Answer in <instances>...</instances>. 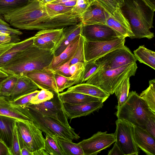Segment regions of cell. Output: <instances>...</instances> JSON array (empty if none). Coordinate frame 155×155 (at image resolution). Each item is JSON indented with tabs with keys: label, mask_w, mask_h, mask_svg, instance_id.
<instances>
[{
	"label": "cell",
	"mask_w": 155,
	"mask_h": 155,
	"mask_svg": "<svg viewBox=\"0 0 155 155\" xmlns=\"http://www.w3.org/2000/svg\"><path fill=\"white\" fill-rule=\"evenodd\" d=\"M66 91L77 92L97 97L102 99L104 102L110 95L95 86L84 83L72 86Z\"/></svg>",
	"instance_id": "4316f807"
},
{
	"label": "cell",
	"mask_w": 155,
	"mask_h": 155,
	"mask_svg": "<svg viewBox=\"0 0 155 155\" xmlns=\"http://www.w3.org/2000/svg\"><path fill=\"white\" fill-rule=\"evenodd\" d=\"M92 0H77L76 5L72 9V12L81 15L92 4Z\"/></svg>",
	"instance_id": "ee69618b"
},
{
	"label": "cell",
	"mask_w": 155,
	"mask_h": 155,
	"mask_svg": "<svg viewBox=\"0 0 155 155\" xmlns=\"http://www.w3.org/2000/svg\"><path fill=\"white\" fill-rule=\"evenodd\" d=\"M72 58H73L64 64L52 70L64 76L67 77H70L71 75L70 73V62Z\"/></svg>",
	"instance_id": "7dc6e473"
},
{
	"label": "cell",
	"mask_w": 155,
	"mask_h": 155,
	"mask_svg": "<svg viewBox=\"0 0 155 155\" xmlns=\"http://www.w3.org/2000/svg\"><path fill=\"white\" fill-rule=\"evenodd\" d=\"M76 2L77 0H71L65 2L58 4H59L67 7H74L76 5Z\"/></svg>",
	"instance_id": "f5cc1de1"
},
{
	"label": "cell",
	"mask_w": 155,
	"mask_h": 155,
	"mask_svg": "<svg viewBox=\"0 0 155 155\" xmlns=\"http://www.w3.org/2000/svg\"><path fill=\"white\" fill-rule=\"evenodd\" d=\"M117 4H118L120 8L122 7L124 5V3L123 0H113Z\"/></svg>",
	"instance_id": "680465c9"
},
{
	"label": "cell",
	"mask_w": 155,
	"mask_h": 155,
	"mask_svg": "<svg viewBox=\"0 0 155 155\" xmlns=\"http://www.w3.org/2000/svg\"><path fill=\"white\" fill-rule=\"evenodd\" d=\"M33 155H48L49 154L44 149H41L33 153Z\"/></svg>",
	"instance_id": "db71d44e"
},
{
	"label": "cell",
	"mask_w": 155,
	"mask_h": 155,
	"mask_svg": "<svg viewBox=\"0 0 155 155\" xmlns=\"http://www.w3.org/2000/svg\"><path fill=\"white\" fill-rule=\"evenodd\" d=\"M8 75L0 69V78H6Z\"/></svg>",
	"instance_id": "91938a15"
},
{
	"label": "cell",
	"mask_w": 155,
	"mask_h": 155,
	"mask_svg": "<svg viewBox=\"0 0 155 155\" xmlns=\"http://www.w3.org/2000/svg\"><path fill=\"white\" fill-rule=\"evenodd\" d=\"M58 95L54 94V97L50 100L39 104H32L29 103L26 105L44 115L52 117L65 124L69 125L63 103Z\"/></svg>",
	"instance_id": "7c38bea8"
},
{
	"label": "cell",
	"mask_w": 155,
	"mask_h": 155,
	"mask_svg": "<svg viewBox=\"0 0 155 155\" xmlns=\"http://www.w3.org/2000/svg\"><path fill=\"white\" fill-rule=\"evenodd\" d=\"M9 97L0 94V115L18 120L32 122L23 106L15 105Z\"/></svg>",
	"instance_id": "2e32d148"
},
{
	"label": "cell",
	"mask_w": 155,
	"mask_h": 155,
	"mask_svg": "<svg viewBox=\"0 0 155 155\" xmlns=\"http://www.w3.org/2000/svg\"><path fill=\"white\" fill-rule=\"evenodd\" d=\"M144 1L155 11V0H144Z\"/></svg>",
	"instance_id": "9f6ffc18"
},
{
	"label": "cell",
	"mask_w": 155,
	"mask_h": 155,
	"mask_svg": "<svg viewBox=\"0 0 155 155\" xmlns=\"http://www.w3.org/2000/svg\"><path fill=\"white\" fill-rule=\"evenodd\" d=\"M107 154L108 155H124L119 147L115 143L112 149L108 151Z\"/></svg>",
	"instance_id": "816d5d0a"
},
{
	"label": "cell",
	"mask_w": 155,
	"mask_h": 155,
	"mask_svg": "<svg viewBox=\"0 0 155 155\" xmlns=\"http://www.w3.org/2000/svg\"><path fill=\"white\" fill-rule=\"evenodd\" d=\"M63 152L64 155H84L82 148L78 143L59 136H53Z\"/></svg>",
	"instance_id": "83f0119b"
},
{
	"label": "cell",
	"mask_w": 155,
	"mask_h": 155,
	"mask_svg": "<svg viewBox=\"0 0 155 155\" xmlns=\"http://www.w3.org/2000/svg\"><path fill=\"white\" fill-rule=\"evenodd\" d=\"M103 103L102 101H98L76 104L63 103L68 118L72 119L86 116L98 110L102 107Z\"/></svg>",
	"instance_id": "ac0fdd59"
},
{
	"label": "cell",
	"mask_w": 155,
	"mask_h": 155,
	"mask_svg": "<svg viewBox=\"0 0 155 155\" xmlns=\"http://www.w3.org/2000/svg\"><path fill=\"white\" fill-rule=\"evenodd\" d=\"M21 155H33V153L31 152L27 148L23 147L21 149Z\"/></svg>",
	"instance_id": "11a10c76"
},
{
	"label": "cell",
	"mask_w": 155,
	"mask_h": 155,
	"mask_svg": "<svg viewBox=\"0 0 155 155\" xmlns=\"http://www.w3.org/2000/svg\"><path fill=\"white\" fill-rule=\"evenodd\" d=\"M84 38L81 35L77 51L70 61V65L78 62H84Z\"/></svg>",
	"instance_id": "60d3db41"
},
{
	"label": "cell",
	"mask_w": 155,
	"mask_h": 155,
	"mask_svg": "<svg viewBox=\"0 0 155 155\" xmlns=\"http://www.w3.org/2000/svg\"><path fill=\"white\" fill-rule=\"evenodd\" d=\"M81 35L87 40L95 41L110 40L124 36L107 25L102 24L83 25Z\"/></svg>",
	"instance_id": "4fadbf2b"
},
{
	"label": "cell",
	"mask_w": 155,
	"mask_h": 155,
	"mask_svg": "<svg viewBox=\"0 0 155 155\" xmlns=\"http://www.w3.org/2000/svg\"><path fill=\"white\" fill-rule=\"evenodd\" d=\"M39 91L37 90L32 93L22 96L15 100H12V102L13 104L16 105H25L30 103Z\"/></svg>",
	"instance_id": "7bdbcfd3"
},
{
	"label": "cell",
	"mask_w": 155,
	"mask_h": 155,
	"mask_svg": "<svg viewBox=\"0 0 155 155\" xmlns=\"http://www.w3.org/2000/svg\"><path fill=\"white\" fill-rule=\"evenodd\" d=\"M123 0L124 5L120 8L134 34L131 38H153L154 35L150 29L153 28L155 11L144 0Z\"/></svg>",
	"instance_id": "3957f363"
},
{
	"label": "cell",
	"mask_w": 155,
	"mask_h": 155,
	"mask_svg": "<svg viewBox=\"0 0 155 155\" xmlns=\"http://www.w3.org/2000/svg\"><path fill=\"white\" fill-rule=\"evenodd\" d=\"M106 25L125 38H131L134 35L129 22L123 15L119 5L112 15L109 14Z\"/></svg>",
	"instance_id": "e0dca14e"
},
{
	"label": "cell",
	"mask_w": 155,
	"mask_h": 155,
	"mask_svg": "<svg viewBox=\"0 0 155 155\" xmlns=\"http://www.w3.org/2000/svg\"><path fill=\"white\" fill-rule=\"evenodd\" d=\"M130 78H125L117 87L114 93L118 100L117 109L121 107L127 100L130 87Z\"/></svg>",
	"instance_id": "f546056e"
},
{
	"label": "cell",
	"mask_w": 155,
	"mask_h": 155,
	"mask_svg": "<svg viewBox=\"0 0 155 155\" xmlns=\"http://www.w3.org/2000/svg\"><path fill=\"white\" fill-rule=\"evenodd\" d=\"M145 129L155 138V116L148 119L145 124Z\"/></svg>",
	"instance_id": "c3c4849f"
},
{
	"label": "cell",
	"mask_w": 155,
	"mask_h": 155,
	"mask_svg": "<svg viewBox=\"0 0 155 155\" xmlns=\"http://www.w3.org/2000/svg\"><path fill=\"white\" fill-rule=\"evenodd\" d=\"M25 75L30 78L38 88L49 90L54 94H59L52 70L48 66L42 69L28 72Z\"/></svg>",
	"instance_id": "5bb4252c"
},
{
	"label": "cell",
	"mask_w": 155,
	"mask_h": 155,
	"mask_svg": "<svg viewBox=\"0 0 155 155\" xmlns=\"http://www.w3.org/2000/svg\"><path fill=\"white\" fill-rule=\"evenodd\" d=\"M45 134L44 149L49 155H64L63 152L53 137L47 133Z\"/></svg>",
	"instance_id": "e575fe53"
},
{
	"label": "cell",
	"mask_w": 155,
	"mask_h": 155,
	"mask_svg": "<svg viewBox=\"0 0 155 155\" xmlns=\"http://www.w3.org/2000/svg\"><path fill=\"white\" fill-rule=\"evenodd\" d=\"M84 69L81 78L80 83L86 81L91 76L100 68L99 65L95 61L84 62Z\"/></svg>",
	"instance_id": "d590c367"
},
{
	"label": "cell",
	"mask_w": 155,
	"mask_h": 155,
	"mask_svg": "<svg viewBox=\"0 0 155 155\" xmlns=\"http://www.w3.org/2000/svg\"><path fill=\"white\" fill-rule=\"evenodd\" d=\"M109 13L92 2L81 15V22L83 25L94 24L106 25Z\"/></svg>",
	"instance_id": "44dd1931"
},
{
	"label": "cell",
	"mask_w": 155,
	"mask_h": 155,
	"mask_svg": "<svg viewBox=\"0 0 155 155\" xmlns=\"http://www.w3.org/2000/svg\"><path fill=\"white\" fill-rule=\"evenodd\" d=\"M18 77L9 75L0 83V94L9 97L13 91Z\"/></svg>",
	"instance_id": "836d02e7"
},
{
	"label": "cell",
	"mask_w": 155,
	"mask_h": 155,
	"mask_svg": "<svg viewBox=\"0 0 155 155\" xmlns=\"http://www.w3.org/2000/svg\"><path fill=\"white\" fill-rule=\"evenodd\" d=\"M115 141L114 134L98 131L91 137L78 143L82 148L84 155H96Z\"/></svg>",
	"instance_id": "8fae6325"
},
{
	"label": "cell",
	"mask_w": 155,
	"mask_h": 155,
	"mask_svg": "<svg viewBox=\"0 0 155 155\" xmlns=\"http://www.w3.org/2000/svg\"><path fill=\"white\" fill-rule=\"evenodd\" d=\"M117 109L115 114L118 119L126 121L144 129L148 119L155 116V113L150 109L135 91L129 92L126 101Z\"/></svg>",
	"instance_id": "5b68a950"
},
{
	"label": "cell",
	"mask_w": 155,
	"mask_h": 155,
	"mask_svg": "<svg viewBox=\"0 0 155 155\" xmlns=\"http://www.w3.org/2000/svg\"><path fill=\"white\" fill-rule=\"evenodd\" d=\"M16 43H9L0 44V56L6 51L14 45Z\"/></svg>",
	"instance_id": "f907efd6"
},
{
	"label": "cell",
	"mask_w": 155,
	"mask_h": 155,
	"mask_svg": "<svg viewBox=\"0 0 155 155\" xmlns=\"http://www.w3.org/2000/svg\"><path fill=\"white\" fill-rule=\"evenodd\" d=\"M137 60L155 69V52L148 49L144 45L140 46L134 51Z\"/></svg>",
	"instance_id": "f1b7e54d"
},
{
	"label": "cell",
	"mask_w": 155,
	"mask_h": 155,
	"mask_svg": "<svg viewBox=\"0 0 155 155\" xmlns=\"http://www.w3.org/2000/svg\"><path fill=\"white\" fill-rule=\"evenodd\" d=\"M84 69V62H78L70 65V77L73 80L80 83Z\"/></svg>",
	"instance_id": "74e56055"
},
{
	"label": "cell",
	"mask_w": 155,
	"mask_h": 155,
	"mask_svg": "<svg viewBox=\"0 0 155 155\" xmlns=\"http://www.w3.org/2000/svg\"><path fill=\"white\" fill-rule=\"evenodd\" d=\"M17 120L9 117L0 115V140L3 141L10 150Z\"/></svg>",
	"instance_id": "cb8c5ba5"
},
{
	"label": "cell",
	"mask_w": 155,
	"mask_h": 155,
	"mask_svg": "<svg viewBox=\"0 0 155 155\" xmlns=\"http://www.w3.org/2000/svg\"><path fill=\"white\" fill-rule=\"evenodd\" d=\"M52 50L40 49L34 45L24 50L0 69L9 75H25L30 71L42 69L51 63Z\"/></svg>",
	"instance_id": "7a4b0ae2"
},
{
	"label": "cell",
	"mask_w": 155,
	"mask_h": 155,
	"mask_svg": "<svg viewBox=\"0 0 155 155\" xmlns=\"http://www.w3.org/2000/svg\"><path fill=\"white\" fill-rule=\"evenodd\" d=\"M137 68L136 62L111 70L98 69L86 81L95 86L110 95L125 78L134 76Z\"/></svg>",
	"instance_id": "277c9868"
},
{
	"label": "cell",
	"mask_w": 155,
	"mask_h": 155,
	"mask_svg": "<svg viewBox=\"0 0 155 155\" xmlns=\"http://www.w3.org/2000/svg\"><path fill=\"white\" fill-rule=\"evenodd\" d=\"M129 49L124 45L108 52L95 61L100 65L99 69L111 70L120 67L137 61Z\"/></svg>",
	"instance_id": "30bf717a"
},
{
	"label": "cell",
	"mask_w": 155,
	"mask_h": 155,
	"mask_svg": "<svg viewBox=\"0 0 155 155\" xmlns=\"http://www.w3.org/2000/svg\"><path fill=\"white\" fill-rule=\"evenodd\" d=\"M18 35H12L9 33L0 31V43L5 44L9 43H17L20 41Z\"/></svg>",
	"instance_id": "f6af8a7d"
},
{
	"label": "cell",
	"mask_w": 155,
	"mask_h": 155,
	"mask_svg": "<svg viewBox=\"0 0 155 155\" xmlns=\"http://www.w3.org/2000/svg\"><path fill=\"white\" fill-rule=\"evenodd\" d=\"M134 136L135 143L138 147L147 154L155 155V138L145 129L133 125Z\"/></svg>",
	"instance_id": "ffe728a7"
},
{
	"label": "cell",
	"mask_w": 155,
	"mask_h": 155,
	"mask_svg": "<svg viewBox=\"0 0 155 155\" xmlns=\"http://www.w3.org/2000/svg\"><path fill=\"white\" fill-rule=\"evenodd\" d=\"M38 88L37 85L25 75L18 77L15 87L9 97L12 100L32 93Z\"/></svg>",
	"instance_id": "7402d4cb"
},
{
	"label": "cell",
	"mask_w": 155,
	"mask_h": 155,
	"mask_svg": "<svg viewBox=\"0 0 155 155\" xmlns=\"http://www.w3.org/2000/svg\"><path fill=\"white\" fill-rule=\"evenodd\" d=\"M58 96L63 103L71 104H80L98 101L104 102L101 98L77 92L65 91L59 93Z\"/></svg>",
	"instance_id": "484cf974"
},
{
	"label": "cell",
	"mask_w": 155,
	"mask_h": 155,
	"mask_svg": "<svg viewBox=\"0 0 155 155\" xmlns=\"http://www.w3.org/2000/svg\"><path fill=\"white\" fill-rule=\"evenodd\" d=\"M63 28L39 31L34 36L33 45L41 49L53 50L61 37Z\"/></svg>",
	"instance_id": "9a60e30c"
},
{
	"label": "cell",
	"mask_w": 155,
	"mask_h": 155,
	"mask_svg": "<svg viewBox=\"0 0 155 155\" xmlns=\"http://www.w3.org/2000/svg\"><path fill=\"white\" fill-rule=\"evenodd\" d=\"M15 125L21 149L25 147L32 153L44 149L45 139L42 131L32 122L17 120Z\"/></svg>",
	"instance_id": "52a82bcc"
},
{
	"label": "cell",
	"mask_w": 155,
	"mask_h": 155,
	"mask_svg": "<svg viewBox=\"0 0 155 155\" xmlns=\"http://www.w3.org/2000/svg\"><path fill=\"white\" fill-rule=\"evenodd\" d=\"M3 16L10 25L18 29L28 30L62 28L81 22V15L72 11L51 16L45 4L40 0H31Z\"/></svg>",
	"instance_id": "6da1fadb"
},
{
	"label": "cell",
	"mask_w": 155,
	"mask_h": 155,
	"mask_svg": "<svg viewBox=\"0 0 155 155\" xmlns=\"http://www.w3.org/2000/svg\"><path fill=\"white\" fill-rule=\"evenodd\" d=\"M82 25L80 22L63 28L61 37L52 50L54 56L60 54L78 35L81 34Z\"/></svg>",
	"instance_id": "d6986e66"
},
{
	"label": "cell",
	"mask_w": 155,
	"mask_h": 155,
	"mask_svg": "<svg viewBox=\"0 0 155 155\" xmlns=\"http://www.w3.org/2000/svg\"><path fill=\"white\" fill-rule=\"evenodd\" d=\"M125 38L122 36L101 41H91L84 39V62L95 61L112 50L123 47Z\"/></svg>",
	"instance_id": "9c48e42d"
},
{
	"label": "cell",
	"mask_w": 155,
	"mask_h": 155,
	"mask_svg": "<svg viewBox=\"0 0 155 155\" xmlns=\"http://www.w3.org/2000/svg\"><path fill=\"white\" fill-rule=\"evenodd\" d=\"M21 148L15 124L14 129L12 145L10 148L11 155H21Z\"/></svg>",
	"instance_id": "b9f144b4"
},
{
	"label": "cell",
	"mask_w": 155,
	"mask_h": 155,
	"mask_svg": "<svg viewBox=\"0 0 155 155\" xmlns=\"http://www.w3.org/2000/svg\"><path fill=\"white\" fill-rule=\"evenodd\" d=\"M51 70L55 78L57 90L59 93L63 91L66 88H68L74 85L78 84V82L73 80L70 77L64 76Z\"/></svg>",
	"instance_id": "d6a6232c"
},
{
	"label": "cell",
	"mask_w": 155,
	"mask_h": 155,
	"mask_svg": "<svg viewBox=\"0 0 155 155\" xmlns=\"http://www.w3.org/2000/svg\"><path fill=\"white\" fill-rule=\"evenodd\" d=\"M92 1L93 3L110 15L113 14L118 5L113 0H92Z\"/></svg>",
	"instance_id": "f35d334b"
},
{
	"label": "cell",
	"mask_w": 155,
	"mask_h": 155,
	"mask_svg": "<svg viewBox=\"0 0 155 155\" xmlns=\"http://www.w3.org/2000/svg\"><path fill=\"white\" fill-rule=\"evenodd\" d=\"M41 0L43 3L45 4H46L48 3H50L52 1L54 0Z\"/></svg>",
	"instance_id": "94428289"
},
{
	"label": "cell",
	"mask_w": 155,
	"mask_h": 155,
	"mask_svg": "<svg viewBox=\"0 0 155 155\" xmlns=\"http://www.w3.org/2000/svg\"><path fill=\"white\" fill-rule=\"evenodd\" d=\"M48 11L54 16H56L72 11L73 7H67L58 4L48 3L45 4Z\"/></svg>",
	"instance_id": "8d00e7d4"
},
{
	"label": "cell",
	"mask_w": 155,
	"mask_h": 155,
	"mask_svg": "<svg viewBox=\"0 0 155 155\" xmlns=\"http://www.w3.org/2000/svg\"><path fill=\"white\" fill-rule=\"evenodd\" d=\"M71 0H54L50 3L52 4H59Z\"/></svg>",
	"instance_id": "6f0895ef"
},
{
	"label": "cell",
	"mask_w": 155,
	"mask_h": 155,
	"mask_svg": "<svg viewBox=\"0 0 155 155\" xmlns=\"http://www.w3.org/2000/svg\"><path fill=\"white\" fill-rule=\"evenodd\" d=\"M34 36L16 43L0 56V68L2 67L22 51L33 45Z\"/></svg>",
	"instance_id": "d4e9b609"
},
{
	"label": "cell",
	"mask_w": 155,
	"mask_h": 155,
	"mask_svg": "<svg viewBox=\"0 0 155 155\" xmlns=\"http://www.w3.org/2000/svg\"><path fill=\"white\" fill-rule=\"evenodd\" d=\"M0 155H11L10 149L2 140H0Z\"/></svg>",
	"instance_id": "681fc988"
},
{
	"label": "cell",
	"mask_w": 155,
	"mask_h": 155,
	"mask_svg": "<svg viewBox=\"0 0 155 155\" xmlns=\"http://www.w3.org/2000/svg\"><path fill=\"white\" fill-rule=\"evenodd\" d=\"M149 86L139 95L150 109L155 113V79L149 81Z\"/></svg>",
	"instance_id": "4dcf8cb0"
},
{
	"label": "cell",
	"mask_w": 155,
	"mask_h": 155,
	"mask_svg": "<svg viewBox=\"0 0 155 155\" xmlns=\"http://www.w3.org/2000/svg\"><path fill=\"white\" fill-rule=\"evenodd\" d=\"M0 31L8 32L12 35H19L22 34V32L19 29L11 27L8 23L5 21L2 18L1 14H0Z\"/></svg>",
	"instance_id": "bcb514c9"
},
{
	"label": "cell",
	"mask_w": 155,
	"mask_h": 155,
	"mask_svg": "<svg viewBox=\"0 0 155 155\" xmlns=\"http://www.w3.org/2000/svg\"><path fill=\"white\" fill-rule=\"evenodd\" d=\"M31 0H0V14L3 15L25 5Z\"/></svg>",
	"instance_id": "1f68e13d"
},
{
	"label": "cell",
	"mask_w": 155,
	"mask_h": 155,
	"mask_svg": "<svg viewBox=\"0 0 155 155\" xmlns=\"http://www.w3.org/2000/svg\"><path fill=\"white\" fill-rule=\"evenodd\" d=\"M116 128L114 133L115 143L124 155H138L139 151L134 141L133 125L129 122L118 119L116 121Z\"/></svg>",
	"instance_id": "ba28073f"
},
{
	"label": "cell",
	"mask_w": 155,
	"mask_h": 155,
	"mask_svg": "<svg viewBox=\"0 0 155 155\" xmlns=\"http://www.w3.org/2000/svg\"><path fill=\"white\" fill-rule=\"evenodd\" d=\"M33 123L42 131L52 136L57 135L71 141L80 137L69 125L64 124L52 117L41 114L26 105L23 106Z\"/></svg>",
	"instance_id": "8992f818"
},
{
	"label": "cell",
	"mask_w": 155,
	"mask_h": 155,
	"mask_svg": "<svg viewBox=\"0 0 155 155\" xmlns=\"http://www.w3.org/2000/svg\"><path fill=\"white\" fill-rule=\"evenodd\" d=\"M81 34L78 35L59 55L54 57L48 67L51 69L59 66L73 57L78 46Z\"/></svg>",
	"instance_id": "603a6c76"
},
{
	"label": "cell",
	"mask_w": 155,
	"mask_h": 155,
	"mask_svg": "<svg viewBox=\"0 0 155 155\" xmlns=\"http://www.w3.org/2000/svg\"><path fill=\"white\" fill-rule=\"evenodd\" d=\"M54 94L52 92L44 89L39 91L36 96L32 100L30 103L37 104L50 100L53 98Z\"/></svg>",
	"instance_id": "ab89813d"
}]
</instances>
